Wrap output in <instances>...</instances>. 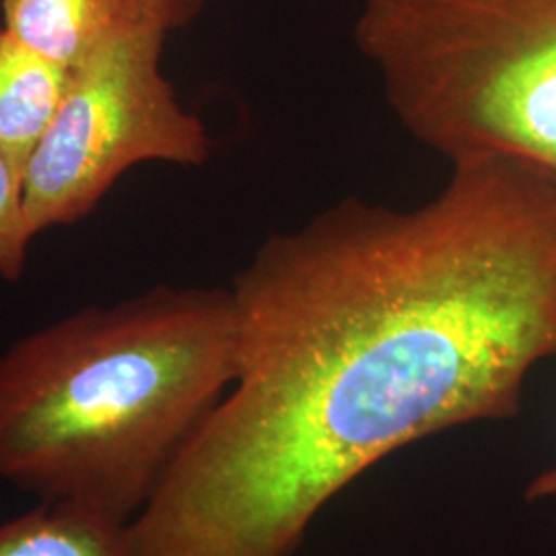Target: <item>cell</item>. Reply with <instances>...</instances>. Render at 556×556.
I'll list each match as a JSON object with an SVG mask.
<instances>
[{
	"instance_id": "obj_3",
	"label": "cell",
	"mask_w": 556,
	"mask_h": 556,
	"mask_svg": "<svg viewBox=\"0 0 556 556\" xmlns=\"http://www.w3.org/2000/svg\"><path fill=\"white\" fill-rule=\"evenodd\" d=\"M353 40L397 122L441 157L556 172V0H361Z\"/></svg>"
},
{
	"instance_id": "obj_9",
	"label": "cell",
	"mask_w": 556,
	"mask_h": 556,
	"mask_svg": "<svg viewBox=\"0 0 556 556\" xmlns=\"http://www.w3.org/2000/svg\"><path fill=\"white\" fill-rule=\"evenodd\" d=\"M139 2L176 15L184 25L194 20L202 9V0H139Z\"/></svg>"
},
{
	"instance_id": "obj_5",
	"label": "cell",
	"mask_w": 556,
	"mask_h": 556,
	"mask_svg": "<svg viewBox=\"0 0 556 556\" xmlns=\"http://www.w3.org/2000/svg\"><path fill=\"white\" fill-rule=\"evenodd\" d=\"M2 25L23 43L75 68L124 27L142 21L184 23L139 0H0Z\"/></svg>"
},
{
	"instance_id": "obj_4",
	"label": "cell",
	"mask_w": 556,
	"mask_h": 556,
	"mask_svg": "<svg viewBox=\"0 0 556 556\" xmlns=\"http://www.w3.org/2000/svg\"><path fill=\"white\" fill-rule=\"evenodd\" d=\"M169 31L165 21L124 27L71 71L23 178L36 236L91 215L140 163L194 167L211 157L202 119L179 103L161 66Z\"/></svg>"
},
{
	"instance_id": "obj_1",
	"label": "cell",
	"mask_w": 556,
	"mask_h": 556,
	"mask_svg": "<svg viewBox=\"0 0 556 556\" xmlns=\"http://www.w3.org/2000/svg\"><path fill=\"white\" fill-rule=\"evenodd\" d=\"M229 291L236 378L130 523L140 556H293L390 454L516 417L556 358V172L484 155L415 208L342 200Z\"/></svg>"
},
{
	"instance_id": "obj_2",
	"label": "cell",
	"mask_w": 556,
	"mask_h": 556,
	"mask_svg": "<svg viewBox=\"0 0 556 556\" xmlns=\"http://www.w3.org/2000/svg\"><path fill=\"white\" fill-rule=\"evenodd\" d=\"M229 289L89 305L0 353V482L132 523L236 378Z\"/></svg>"
},
{
	"instance_id": "obj_10",
	"label": "cell",
	"mask_w": 556,
	"mask_h": 556,
	"mask_svg": "<svg viewBox=\"0 0 556 556\" xmlns=\"http://www.w3.org/2000/svg\"><path fill=\"white\" fill-rule=\"evenodd\" d=\"M528 497L548 498L556 497V468L542 472L536 480L528 486Z\"/></svg>"
},
{
	"instance_id": "obj_6",
	"label": "cell",
	"mask_w": 556,
	"mask_h": 556,
	"mask_svg": "<svg viewBox=\"0 0 556 556\" xmlns=\"http://www.w3.org/2000/svg\"><path fill=\"white\" fill-rule=\"evenodd\" d=\"M71 68L48 59L0 23V151L25 169L59 114Z\"/></svg>"
},
{
	"instance_id": "obj_8",
	"label": "cell",
	"mask_w": 556,
	"mask_h": 556,
	"mask_svg": "<svg viewBox=\"0 0 556 556\" xmlns=\"http://www.w3.org/2000/svg\"><path fill=\"white\" fill-rule=\"evenodd\" d=\"M38 238L25 208L23 176L0 151V278L20 282Z\"/></svg>"
},
{
	"instance_id": "obj_7",
	"label": "cell",
	"mask_w": 556,
	"mask_h": 556,
	"mask_svg": "<svg viewBox=\"0 0 556 556\" xmlns=\"http://www.w3.org/2000/svg\"><path fill=\"white\" fill-rule=\"evenodd\" d=\"M0 556H140L130 523L77 505L38 503L0 521Z\"/></svg>"
}]
</instances>
